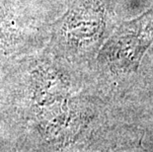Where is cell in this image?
I'll return each instance as SVG.
<instances>
[{
  "label": "cell",
  "mask_w": 153,
  "mask_h": 152,
  "mask_svg": "<svg viewBox=\"0 0 153 152\" xmlns=\"http://www.w3.org/2000/svg\"><path fill=\"white\" fill-rule=\"evenodd\" d=\"M152 43L153 10H150L120 29L107 44L106 56L116 66L134 70Z\"/></svg>",
  "instance_id": "6da1fadb"
}]
</instances>
